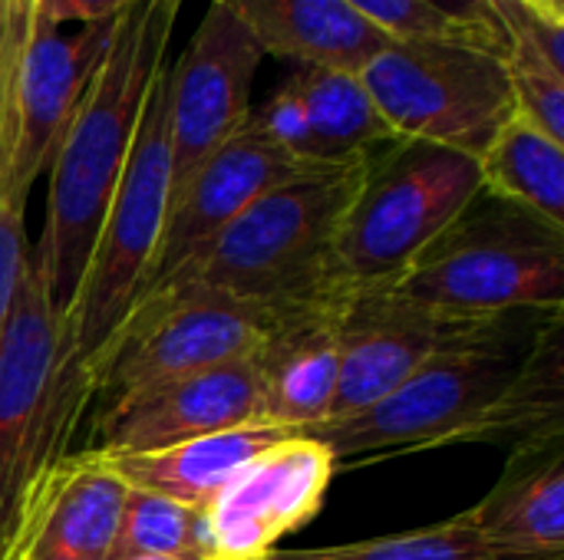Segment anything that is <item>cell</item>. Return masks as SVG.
Returning <instances> with one entry per match:
<instances>
[{
	"mask_svg": "<svg viewBox=\"0 0 564 560\" xmlns=\"http://www.w3.org/2000/svg\"><path fill=\"white\" fill-rule=\"evenodd\" d=\"M126 495L96 452L63 455L23 492L0 560H109Z\"/></svg>",
	"mask_w": 564,
	"mask_h": 560,
	"instance_id": "obj_17",
	"label": "cell"
},
{
	"mask_svg": "<svg viewBox=\"0 0 564 560\" xmlns=\"http://www.w3.org/2000/svg\"><path fill=\"white\" fill-rule=\"evenodd\" d=\"M89 396V373L73 360L43 271L26 254L0 333V548L23 492L66 455Z\"/></svg>",
	"mask_w": 564,
	"mask_h": 560,
	"instance_id": "obj_4",
	"label": "cell"
},
{
	"mask_svg": "<svg viewBox=\"0 0 564 560\" xmlns=\"http://www.w3.org/2000/svg\"><path fill=\"white\" fill-rule=\"evenodd\" d=\"M314 168L334 165H311L291 155L288 149L271 142L251 119H245V125L202 162L185 191L172 201L142 297L162 290L182 267H188L258 195Z\"/></svg>",
	"mask_w": 564,
	"mask_h": 560,
	"instance_id": "obj_13",
	"label": "cell"
},
{
	"mask_svg": "<svg viewBox=\"0 0 564 560\" xmlns=\"http://www.w3.org/2000/svg\"><path fill=\"white\" fill-rule=\"evenodd\" d=\"M482 191L479 158L423 139H393L367 158L334 241V271L350 287H387Z\"/></svg>",
	"mask_w": 564,
	"mask_h": 560,
	"instance_id": "obj_5",
	"label": "cell"
},
{
	"mask_svg": "<svg viewBox=\"0 0 564 560\" xmlns=\"http://www.w3.org/2000/svg\"><path fill=\"white\" fill-rule=\"evenodd\" d=\"M532 3H539V7H542V10H549L552 17L564 20V0H532Z\"/></svg>",
	"mask_w": 564,
	"mask_h": 560,
	"instance_id": "obj_32",
	"label": "cell"
},
{
	"mask_svg": "<svg viewBox=\"0 0 564 560\" xmlns=\"http://www.w3.org/2000/svg\"><path fill=\"white\" fill-rule=\"evenodd\" d=\"M423 3L433 7L436 13L456 20V23L482 33L506 59L512 56V43H509V36H506V30H502V23H499V17H496L489 0H423Z\"/></svg>",
	"mask_w": 564,
	"mask_h": 560,
	"instance_id": "obj_31",
	"label": "cell"
},
{
	"mask_svg": "<svg viewBox=\"0 0 564 560\" xmlns=\"http://www.w3.org/2000/svg\"><path fill=\"white\" fill-rule=\"evenodd\" d=\"M245 23L258 46L297 66H334L360 73L390 36L344 0H215Z\"/></svg>",
	"mask_w": 564,
	"mask_h": 560,
	"instance_id": "obj_20",
	"label": "cell"
},
{
	"mask_svg": "<svg viewBox=\"0 0 564 560\" xmlns=\"http://www.w3.org/2000/svg\"><path fill=\"white\" fill-rule=\"evenodd\" d=\"M23 208H26V191L17 188L10 175V152L0 149V333L7 327L17 284L30 254L26 228H23Z\"/></svg>",
	"mask_w": 564,
	"mask_h": 560,
	"instance_id": "obj_27",
	"label": "cell"
},
{
	"mask_svg": "<svg viewBox=\"0 0 564 560\" xmlns=\"http://www.w3.org/2000/svg\"><path fill=\"white\" fill-rule=\"evenodd\" d=\"M169 83L172 63L159 66L119 185L96 234L79 294L66 314L73 360L89 373L109 340L132 314L152 274L172 198V139H169Z\"/></svg>",
	"mask_w": 564,
	"mask_h": 560,
	"instance_id": "obj_6",
	"label": "cell"
},
{
	"mask_svg": "<svg viewBox=\"0 0 564 560\" xmlns=\"http://www.w3.org/2000/svg\"><path fill=\"white\" fill-rule=\"evenodd\" d=\"M139 0H36L33 20L53 23V26H73V23H99L122 17Z\"/></svg>",
	"mask_w": 564,
	"mask_h": 560,
	"instance_id": "obj_30",
	"label": "cell"
},
{
	"mask_svg": "<svg viewBox=\"0 0 564 560\" xmlns=\"http://www.w3.org/2000/svg\"><path fill=\"white\" fill-rule=\"evenodd\" d=\"M506 317H453L400 297L393 287L354 290L340 330V376L327 422L357 416L393 393L436 353L509 327ZM324 426V422H321Z\"/></svg>",
	"mask_w": 564,
	"mask_h": 560,
	"instance_id": "obj_10",
	"label": "cell"
},
{
	"mask_svg": "<svg viewBox=\"0 0 564 560\" xmlns=\"http://www.w3.org/2000/svg\"><path fill=\"white\" fill-rule=\"evenodd\" d=\"M334 452L314 436H291L245 465L205 508L215 560H264L278 541L314 521L334 482Z\"/></svg>",
	"mask_w": 564,
	"mask_h": 560,
	"instance_id": "obj_12",
	"label": "cell"
},
{
	"mask_svg": "<svg viewBox=\"0 0 564 560\" xmlns=\"http://www.w3.org/2000/svg\"><path fill=\"white\" fill-rule=\"evenodd\" d=\"M248 119L311 165L367 162L397 139L360 73L334 66H294L264 102L251 106Z\"/></svg>",
	"mask_w": 564,
	"mask_h": 560,
	"instance_id": "obj_18",
	"label": "cell"
},
{
	"mask_svg": "<svg viewBox=\"0 0 564 560\" xmlns=\"http://www.w3.org/2000/svg\"><path fill=\"white\" fill-rule=\"evenodd\" d=\"M479 535L512 560H564L562 442L522 449L499 485L469 508Z\"/></svg>",
	"mask_w": 564,
	"mask_h": 560,
	"instance_id": "obj_19",
	"label": "cell"
},
{
	"mask_svg": "<svg viewBox=\"0 0 564 560\" xmlns=\"http://www.w3.org/2000/svg\"><path fill=\"white\" fill-rule=\"evenodd\" d=\"M506 73L516 116L529 119L535 129L564 145V73H555L542 59L525 53H512L506 59Z\"/></svg>",
	"mask_w": 564,
	"mask_h": 560,
	"instance_id": "obj_26",
	"label": "cell"
},
{
	"mask_svg": "<svg viewBox=\"0 0 564 560\" xmlns=\"http://www.w3.org/2000/svg\"><path fill=\"white\" fill-rule=\"evenodd\" d=\"M360 79L397 139H423L473 158L516 116L506 59L453 40H390Z\"/></svg>",
	"mask_w": 564,
	"mask_h": 560,
	"instance_id": "obj_9",
	"label": "cell"
},
{
	"mask_svg": "<svg viewBox=\"0 0 564 560\" xmlns=\"http://www.w3.org/2000/svg\"><path fill=\"white\" fill-rule=\"evenodd\" d=\"M271 310L202 281H178L142 297L89 370L93 396L116 406L192 373L258 353Z\"/></svg>",
	"mask_w": 564,
	"mask_h": 560,
	"instance_id": "obj_8",
	"label": "cell"
},
{
	"mask_svg": "<svg viewBox=\"0 0 564 560\" xmlns=\"http://www.w3.org/2000/svg\"><path fill=\"white\" fill-rule=\"evenodd\" d=\"M525 330L529 327L516 317L492 337L449 347L370 409L324 422L304 436L321 439L334 452L337 469L456 442H479L489 409L525 356L519 350Z\"/></svg>",
	"mask_w": 564,
	"mask_h": 560,
	"instance_id": "obj_7",
	"label": "cell"
},
{
	"mask_svg": "<svg viewBox=\"0 0 564 560\" xmlns=\"http://www.w3.org/2000/svg\"><path fill=\"white\" fill-rule=\"evenodd\" d=\"M344 3L354 7L367 23L383 30L390 40H453V43H466V46H476L506 59L482 33L436 13L423 0H344Z\"/></svg>",
	"mask_w": 564,
	"mask_h": 560,
	"instance_id": "obj_25",
	"label": "cell"
},
{
	"mask_svg": "<svg viewBox=\"0 0 564 560\" xmlns=\"http://www.w3.org/2000/svg\"><path fill=\"white\" fill-rule=\"evenodd\" d=\"M264 59L258 40L221 3H208L188 46L172 63L169 139L172 201L185 191L202 162L221 149L251 112V83Z\"/></svg>",
	"mask_w": 564,
	"mask_h": 560,
	"instance_id": "obj_11",
	"label": "cell"
},
{
	"mask_svg": "<svg viewBox=\"0 0 564 560\" xmlns=\"http://www.w3.org/2000/svg\"><path fill=\"white\" fill-rule=\"evenodd\" d=\"M512 53H525L552 66L555 73H564V20L552 17L532 0H489Z\"/></svg>",
	"mask_w": 564,
	"mask_h": 560,
	"instance_id": "obj_28",
	"label": "cell"
},
{
	"mask_svg": "<svg viewBox=\"0 0 564 560\" xmlns=\"http://www.w3.org/2000/svg\"><path fill=\"white\" fill-rule=\"evenodd\" d=\"M258 422H268V409L254 356H248L192 373L145 396L102 406L93 452H155L198 436Z\"/></svg>",
	"mask_w": 564,
	"mask_h": 560,
	"instance_id": "obj_15",
	"label": "cell"
},
{
	"mask_svg": "<svg viewBox=\"0 0 564 560\" xmlns=\"http://www.w3.org/2000/svg\"><path fill=\"white\" fill-rule=\"evenodd\" d=\"M36 0H0V149L10 152V106L20 59L33 33Z\"/></svg>",
	"mask_w": 564,
	"mask_h": 560,
	"instance_id": "obj_29",
	"label": "cell"
},
{
	"mask_svg": "<svg viewBox=\"0 0 564 560\" xmlns=\"http://www.w3.org/2000/svg\"><path fill=\"white\" fill-rule=\"evenodd\" d=\"M364 165L314 168L258 195L169 284L202 281L264 310L344 284L334 271V241Z\"/></svg>",
	"mask_w": 564,
	"mask_h": 560,
	"instance_id": "obj_2",
	"label": "cell"
},
{
	"mask_svg": "<svg viewBox=\"0 0 564 560\" xmlns=\"http://www.w3.org/2000/svg\"><path fill=\"white\" fill-rule=\"evenodd\" d=\"M132 558L215 560L208 545L205 508H192L155 492L129 488L109 560Z\"/></svg>",
	"mask_w": 564,
	"mask_h": 560,
	"instance_id": "obj_23",
	"label": "cell"
},
{
	"mask_svg": "<svg viewBox=\"0 0 564 560\" xmlns=\"http://www.w3.org/2000/svg\"><path fill=\"white\" fill-rule=\"evenodd\" d=\"M178 10L182 0H139L119 17L112 40L50 158L46 218L30 254L40 264L50 300L63 320L79 294L149 86L169 56Z\"/></svg>",
	"mask_w": 564,
	"mask_h": 560,
	"instance_id": "obj_1",
	"label": "cell"
},
{
	"mask_svg": "<svg viewBox=\"0 0 564 560\" xmlns=\"http://www.w3.org/2000/svg\"><path fill=\"white\" fill-rule=\"evenodd\" d=\"M132 560H188V558H132Z\"/></svg>",
	"mask_w": 564,
	"mask_h": 560,
	"instance_id": "obj_33",
	"label": "cell"
},
{
	"mask_svg": "<svg viewBox=\"0 0 564 560\" xmlns=\"http://www.w3.org/2000/svg\"><path fill=\"white\" fill-rule=\"evenodd\" d=\"M291 436L297 432L274 422H258V426H238V429L198 436L155 452H126V455L96 452V455L129 488L155 492L192 508H208L245 465H251L261 452L274 449Z\"/></svg>",
	"mask_w": 564,
	"mask_h": 560,
	"instance_id": "obj_21",
	"label": "cell"
},
{
	"mask_svg": "<svg viewBox=\"0 0 564 560\" xmlns=\"http://www.w3.org/2000/svg\"><path fill=\"white\" fill-rule=\"evenodd\" d=\"M357 287L330 284L321 294L271 307L254 353L268 422L297 436L327 422L340 376V330Z\"/></svg>",
	"mask_w": 564,
	"mask_h": 560,
	"instance_id": "obj_16",
	"label": "cell"
},
{
	"mask_svg": "<svg viewBox=\"0 0 564 560\" xmlns=\"http://www.w3.org/2000/svg\"><path fill=\"white\" fill-rule=\"evenodd\" d=\"M482 191L564 228V145L512 116L479 155Z\"/></svg>",
	"mask_w": 564,
	"mask_h": 560,
	"instance_id": "obj_22",
	"label": "cell"
},
{
	"mask_svg": "<svg viewBox=\"0 0 564 560\" xmlns=\"http://www.w3.org/2000/svg\"><path fill=\"white\" fill-rule=\"evenodd\" d=\"M264 560H512L499 554L476 528L469 508L403 535L334 545V548H304V551H271Z\"/></svg>",
	"mask_w": 564,
	"mask_h": 560,
	"instance_id": "obj_24",
	"label": "cell"
},
{
	"mask_svg": "<svg viewBox=\"0 0 564 560\" xmlns=\"http://www.w3.org/2000/svg\"><path fill=\"white\" fill-rule=\"evenodd\" d=\"M116 23L119 17L73 26L33 20L10 106V175L20 191L30 195L36 175L50 168L59 135L83 99Z\"/></svg>",
	"mask_w": 564,
	"mask_h": 560,
	"instance_id": "obj_14",
	"label": "cell"
},
{
	"mask_svg": "<svg viewBox=\"0 0 564 560\" xmlns=\"http://www.w3.org/2000/svg\"><path fill=\"white\" fill-rule=\"evenodd\" d=\"M387 287L453 317L562 314L564 228L479 191Z\"/></svg>",
	"mask_w": 564,
	"mask_h": 560,
	"instance_id": "obj_3",
	"label": "cell"
}]
</instances>
